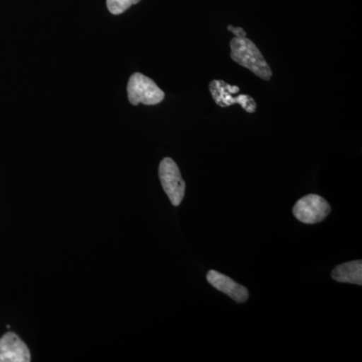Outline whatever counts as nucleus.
<instances>
[{
  "instance_id": "6",
  "label": "nucleus",
  "mask_w": 362,
  "mask_h": 362,
  "mask_svg": "<svg viewBox=\"0 0 362 362\" xmlns=\"http://www.w3.org/2000/svg\"><path fill=\"white\" fill-rule=\"evenodd\" d=\"M30 352L25 343L13 332L0 339V362H30Z\"/></svg>"
},
{
  "instance_id": "8",
  "label": "nucleus",
  "mask_w": 362,
  "mask_h": 362,
  "mask_svg": "<svg viewBox=\"0 0 362 362\" xmlns=\"http://www.w3.org/2000/svg\"><path fill=\"white\" fill-rule=\"evenodd\" d=\"M333 280L340 283L362 285V262H347L341 265L335 267L331 273Z\"/></svg>"
},
{
  "instance_id": "3",
  "label": "nucleus",
  "mask_w": 362,
  "mask_h": 362,
  "mask_svg": "<svg viewBox=\"0 0 362 362\" xmlns=\"http://www.w3.org/2000/svg\"><path fill=\"white\" fill-rule=\"evenodd\" d=\"M209 90L214 102L223 108L239 104L247 113H255L257 110L256 101L249 95L239 94L238 86L228 84L225 81L214 80L209 84Z\"/></svg>"
},
{
  "instance_id": "10",
  "label": "nucleus",
  "mask_w": 362,
  "mask_h": 362,
  "mask_svg": "<svg viewBox=\"0 0 362 362\" xmlns=\"http://www.w3.org/2000/svg\"><path fill=\"white\" fill-rule=\"evenodd\" d=\"M228 30H230V32H232L233 33V35H235V37H247V33L245 32V30H243L242 28H233V25H228Z\"/></svg>"
},
{
  "instance_id": "1",
  "label": "nucleus",
  "mask_w": 362,
  "mask_h": 362,
  "mask_svg": "<svg viewBox=\"0 0 362 362\" xmlns=\"http://www.w3.org/2000/svg\"><path fill=\"white\" fill-rule=\"evenodd\" d=\"M230 58L239 65L258 76L263 80L269 81L272 78L270 66L264 59L258 47L247 37H235L230 40Z\"/></svg>"
},
{
  "instance_id": "9",
  "label": "nucleus",
  "mask_w": 362,
  "mask_h": 362,
  "mask_svg": "<svg viewBox=\"0 0 362 362\" xmlns=\"http://www.w3.org/2000/svg\"><path fill=\"white\" fill-rule=\"evenodd\" d=\"M140 0H107V6L111 13L118 16L125 13L129 7L137 4Z\"/></svg>"
},
{
  "instance_id": "5",
  "label": "nucleus",
  "mask_w": 362,
  "mask_h": 362,
  "mask_svg": "<svg viewBox=\"0 0 362 362\" xmlns=\"http://www.w3.org/2000/svg\"><path fill=\"white\" fill-rule=\"evenodd\" d=\"M159 178L164 192L173 206H180L185 194V182L173 159L166 157L159 165Z\"/></svg>"
},
{
  "instance_id": "4",
  "label": "nucleus",
  "mask_w": 362,
  "mask_h": 362,
  "mask_svg": "<svg viewBox=\"0 0 362 362\" xmlns=\"http://www.w3.org/2000/svg\"><path fill=\"white\" fill-rule=\"evenodd\" d=\"M330 213V204L322 197L317 194L305 195L293 207L295 218L307 225L321 223Z\"/></svg>"
},
{
  "instance_id": "7",
  "label": "nucleus",
  "mask_w": 362,
  "mask_h": 362,
  "mask_svg": "<svg viewBox=\"0 0 362 362\" xmlns=\"http://www.w3.org/2000/svg\"><path fill=\"white\" fill-rule=\"evenodd\" d=\"M207 282L218 291L228 295L238 303H244L249 299V291L245 286L238 284L237 282L223 275L220 272L211 270L206 275Z\"/></svg>"
},
{
  "instance_id": "2",
  "label": "nucleus",
  "mask_w": 362,
  "mask_h": 362,
  "mask_svg": "<svg viewBox=\"0 0 362 362\" xmlns=\"http://www.w3.org/2000/svg\"><path fill=\"white\" fill-rule=\"evenodd\" d=\"M128 99L131 104L157 105L163 101V90L154 83L153 80L135 73L131 76L127 86Z\"/></svg>"
}]
</instances>
